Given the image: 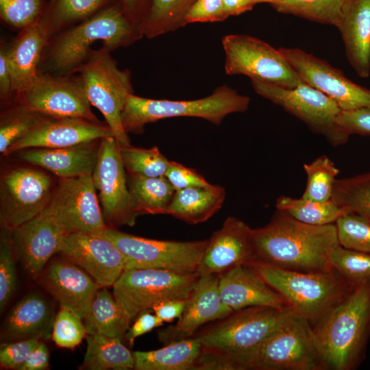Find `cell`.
I'll list each match as a JSON object with an SVG mask.
<instances>
[{
    "mask_svg": "<svg viewBox=\"0 0 370 370\" xmlns=\"http://www.w3.org/2000/svg\"><path fill=\"white\" fill-rule=\"evenodd\" d=\"M97 291L84 319L87 334L123 338L130 328V319L106 288Z\"/></svg>",
    "mask_w": 370,
    "mask_h": 370,
    "instance_id": "33",
    "label": "cell"
},
{
    "mask_svg": "<svg viewBox=\"0 0 370 370\" xmlns=\"http://www.w3.org/2000/svg\"><path fill=\"white\" fill-rule=\"evenodd\" d=\"M60 253L87 272L101 287L112 286L125 269V259L109 239L79 232L63 238Z\"/></svg>",
    "mask_w": 370,
    "mask_h": 370,
    "instance_id": "18",
    "label": "cell"
},
{
    "mask_svg": "<svg viewBox=\"0 0 370 370\" xmlns=\"http://www.w3.org/2000/svg\"><path fill=\"white\" fill-rule=\"evenodd\" d=\"M331 199L370 222V172L336 180Z\"/></svg>",
    "mask_w": 370,
    "mask_h": 370,
    "instance_id": "37",
    "label": "cell"
},
{
    "mask_svg": "<svg viewBox=\"0 0 370 370\" xmlns=\"http://www.w3.org/2000/svg\"><path fill=\"white\" fill-rule=\"evenodd\" d=\"M225 71L250 79L294 88L304 83L280 49L251 36L229 34L222 39Z\"/></svg>",
    "mask_w": 370,
    "mask_h": 370,
    "instance_id": "11",
    "label": "cell"
},
{
    "mask_svg": "<svg viewBox=\"0 0 370 370\" xmlns=\"http://www.w3.org/2000/svg\"><path fill=\"white\" fill-rule=\"evenodd\" d=\"M54 308L44 296L31 293L18 301L10 310L1 332L2 343L52 336Z\"/></svg>",
    "mask_w": 370,
    "mask_h": 370,
    "instance_id": "26",
    "label": "cell"
},
{
    "mask_svg": "<svg viewBox=\"0 0 370 370\" xmlns=\"http://www.w3.org/2000/svg\"><path fill=\"white\" fill-rule=\"evenodd\" d=\"M96 190L92 175L58 181L47 206L66 234H101L108 227Z\"/></svg>",
    "mask_w": 370,
    "mask_h": 370,
    "instance_id": "15",
    "label": "cell"
},
{
    "mask_svg": "<svg viewBox=\"0 0 370 370\" xmlns=\"http://www.w3.org/2000/svg\"><path fill=\"white\" fill-rule=\"evenodd\" d=\"M49 352L46 344L41 341L32 351L18 370H44L49 367Z\"/></svg>",
    "mask_w": 370,
    "mask_h": 370,
    "instance_id": "54",
    "label": "cell"
},
{
    "mask_svg": "<svg viewBox=\"0 0 370 370\" xmlns=\"http://www.w3.org/2000/svg\"><path fill=\"white\" fill-rule=\"evenodd\" d=\"M273 0H256V3H270Z\"/></svg>",
    "mask_w": 370,
    "mask_h": 370,
    "instance_id": "57",
    "label": "cell"
},
{
    "mask_svg": "<svg viewBox=\"0 0 370 370\" xmlns=\"http://www.w3.org/2000/svg\"><path fill=\"white\" fill-rule=\"evenodd\" d=\"M279 49L305 83L332 99L341 110L370 108V90L353 82L340 69L300 49Z\"/></svg>",
    "mask_w": 370,
    "mask_h": 370,
    "instance_id": "17",
    "label": "cell"
},
{
    "mask_svg": "<svg viewBox=\"0 0 370 370\" xmlns=\"http://www.w3.org/2000/svg\"><path fill=\"white\" fill-rule=\"evenodd\" d=\"M312 330L323 369H356L370 338V279L332 306Z\"/></svg>",
    "mask_w": 370,
    "mask_h": 370,
    "instance_id": "4",
    "label": "cell"
},
{
    "mask_svg": "<svg viewBox=\"0 0 370 370\" xmlns=\"http://www.w3.org/2000/svg\"><path fill=\"white\" fill-rule=\"evenodd\" d=\"M41 341L38 338H32L2 343L0 348L1 367L7 369H18Z\"/></svg>",
    "mask_w": 370,
    "mask_h": 370,
    "instance_id": "47",
    "label": "cell"
},
{
    "mask_svg": "<svg viewBox=\"0 0 370 370\" xmlns=\"http://www.w3.org/2000/svg\"><path fill=\"white\" fill-rule=\"evenodd\" d=\"M227 17L223 0H196L188 10L186 23L222 21Z\"/></svg>",
    "mask_w": 370,
    "mask_h": 370,
    "instance_id": "48",
    "label": "cell"
},
{
    "mask_svg": "<svg viewBox=\"0 0 370 370\" xmlns=\"http://www.w3.org/2000/svg\"><path fill=\"white\" fill-rule=\"evenodd\" d=\"M252 262L301 272L332 271L330 255L339 245L335 223L313 225L277 210L265 226L252 229Z\"/></svg>",
    "mask_w": 370,
    "mask_h": 370,
    "instance_id": "1",
    "label": "cell"
},
{
    "mask_svg": "<svg viewBox=\"0 0 370 370\" xmlns=\"http://www.w3.org/2000/svg\"><path fill=\"white\" fill-rule=\"evenodd\" d=\"M289 308L252 306L233 311L199 332L198 369L245 370L257 349L292 313Z\"/></svg>",
    "mask_w": 370,
    "mask_h": 370,
    "instance_id": "3",
    "label": "cell"
},
{
    "mask_svg": "<svg viewBox=\"0 0 370 370\" xmlns=\"http://www.w3.org/2000/svg\"><path fill=\"white\" fill-rule=\"evenodd\" d=\"M245 369H323L310 323L293 311L254 353Z\"/></svg>",
    "mask_w": 370,
    "mask_h": 370,
    "instance_id": "9",
    "label": "cell"
},
{
    "mask_svg": "<svg viewBox=\"0 0 370 370\" xmlns=\"http://www.w3.org/2000/svg\"><path fill=\"white\" fill-rule=\"evenodd\" d=\"M15 247L12 231L1 228L0 236V309L5 308L16 288Z\"/></svg>",
    "mask_w": 370,
    "mask_h": 370,
    "instance_id": "44",
    "label": "cell"
},
{
    "mask_svg": "<svg viewBox=\"0 0 370 370\" xmlns=\"http://www.w3.org/2000/svg\"><path fill=\"white\" fill-rule=\"evenodd\" d=\"M199 275L156 268L125 269L112 286L113 296L132 321L167 299L190 296Z\"/></svg>",
    "mask_w": 370,
    "mask_h": 370,
    "instance_id": "8",
    "label": "cell"
},
{
    "mask_svg": "<svg viewBox=\"0 0 370 370\" xmlns=\"http://www.w3.org/2000/svg\"><path fill=\"white\" fill-rule=\"evenodd\" d=\"M67 235L48 208L12 231L16 258L26 271L38 276L53 254L59 252Z\"/></svg>",
    "mask_w": 370,
    "mask_h": 370,
    "instance_id": "19",
    "label": "cell"
},
{
    "mask_svg": "<svg viewBox=\"0 0 370 370\" xmlns=\"http://www.w3.org/2000/svg\"><path fill=\"white\" fill-rule=\"evenodd\" d=\"M101 139L60 148H29L16 153L21 160L48 171L60 179L77 177L92 175Z\"/></svg>",
    "mask_w": 370,
    "mask_h": 370,
    "instance_id": "25",
    "label": "cell"
},
{
    "mask_svg": "<svg viewBox=\"0 0 370 370\" xmlns=\"http://www.w3.org/2000/svg\"><path fill=\"white\" fill-rule=\"evenodd\" d=\"M6 106L0 116V152L3 155L12 144L35 129L47 117L14 101Z\"/></svg>",
    "mask_w": 370,
    "mask_h": 370,
    "instance_id": "39",
    "label": "cell"
},
{
    "mask_svg": "<svg viewBox=\"0 0 370 370\" xmlns=\"http://www.w3.org/2000/svg\"><path fill=\"white\" fill-rule=\"evenodd\" d=\"M165 177L176 190L195 187L206 186L210 184L195 169L171 161Z\"/></svg>",
    "mask_w": 370,
    "mask_h": 370,
    "instance_id": "50",
    "label": "cell"
},
{
    "mask_svg": "<svg viewBox=\"0 0 370 370\" xmlns=\"http://www.w3.org/2000/svg\"><path fill=\"white\" fill-rule=\"evenodd\" d=\"M225 197L224 188L211 184L176 190L166 214L190 224L203 223L221 208Z\"/></svg>",
    "mask_w": 370,
    "mask_h": 370,
    "instance_id": "30",
    "label": "cell"
},
{
    "mask_svg": "<svg viewBox=\"0 0 370 370\" xmlns=\"http://www.w3.org/2000/svg\"><path fill=\"white\" fill-rule=\"evenodd\" d=\"M47 40L36 23L21 30L12 42L7 43L14 96L27 89L38 77V67Z\"/></svg>",
    "mask_w": 370,
    "mask_h": 370,
    "instance_id": "28",
    "label": "cell"
},
{
    "mask_svg": "<svg viewBox=\"0 0 370 370\" xmlns=\"http://www.w3.org/2000/svg\"><path fill=\"white\" fill-rule=\"evenodd\" d=\"M120 145L114 136L102 138L92 178L108 226H133L139 216L133 209Z\"/></svg>",
    "mask_w": 370,
    "mask_h": 370,
    "instance_id": "16",
    "label": "cell"
},
{
    "mask_svg": "<svg viewBox=\"0 0 370 370\" xmlns=\"http://www.w3.org/2000/svg\"><path fill=\"white\" fill-rule=\"evenodd\" d=\"M219 276H199L181 317L175 325L159 332V340L168 344L190 338L203 325L221 319L233 312L222 301L219 291Z\"/></svg>",
    "mask_w": 370,
    "mask_h": 370,
    "instance_id": "20",
    "label": "cell"
},
{
    "mask_svg": "<svg viewBox=\"0 0 370 370\" xmlns=\"http://www.w3.org/2000/svg\"><path fill=\"white\" fill-rule=\"evenodd\" d=\"M349 64L360 77L370 74V0H345L339 23Z\"/></svg>",
    "mask_w": 370,
    "mask_h": 370,
    "instance_id": "27",
    "label": "cell"
},
{
    "mask_svg": "<svg viewBox=\"0 0 370 370\" xmlns=\"http://www.w3.org/2000/svg\"><path fill=\"white\" fill-rule=\"evenodd\" d=\"M14 102L32 112L50 118H82L101 123L93 114L79 75H39Z\"/></svg>",
    "mask_w": 370,
    "mask_h": 370,
    "instance_id": "14",
    "label": "cell"
},
{
    "mask_svg": "<svg viewBox=\"0 0 370 370\" xmlns=\"http://www.w3.org/2000/svg\"><path fill=\"white\" fill-rule=\"evenodd\" d=\"M85 337L87 347L82 369L106 370L134 368L133 352L122 343V338L87 334Z\"/></svg>",
    "mask_w": 370,
    "mask_h": 370,
    "instance_id": "34",
    "label": "cell"
},
{
    "mask_svg": "<svg viewBox=\"0 0 370 370\" xmlns=\"http://www.w3.org/2000/svg\"><path fill=\"white\" fill-rule=\"evenodd\" d=\"M143 37L138 26L127 18L122 8L112 5L49 38L38 75H75L88 60L95 43L101 42L102 46L112 51L129 47Z\"/></svg>",
    "mask_w": 370,
    "mask_h": 370,
    "instance_id": "2",
    "label": "cell"
},
{
    "mask_svg": "<svg viewBox=\"0 0 370 370\" xmlns=\"http://www.w3.org/2000/svg\"><path fill=\"white\" fill-rule=\"evenodd\" d=\"M196 0H151L148 12L139 25L143 36L153 38L186 25V15Z\"/></svg>",
    "mask_w": 370,
    "mask_h": 370,
    "instance_id": "35",
    "label": "cell"
},
{
    "mask_svg": "<svg viewBox=\"0 0 370 370\" xmlns=\"http://www.w3.org/2000/svg\"><path fill=\"white\" fill-rule=\"evenodd\" d=\"M120 154L125 169L130 175L156 177L165 176L171 164L158 147L149 149L120 146Z\"/></svg>",
    "mask_w": 370,
    "mask_h": 370,
    "instance_id": "41",
    "label": "cell"
},
{
    "mask_svg": "<svg viewBox=\"0 0 370 370\" xmlns=\"http://www.w3.org/2000/svg\"><path fill=\"white\" fill-rule=\"evenodd\" d=\"M44 284L61 308L84 319L101 286L84 269L64 258L51 262Z\"/></svg>",
    "mask_w": 370,
    "mask_h": 370,
    "instance_id": "23",
    "label": "cell"
},
{
    "mask_svg": "<svg viewBox=\"0 0 370 370\" xmlns=\"http://www.w3.org/2000/svg\"><path fill=\"white\" fill-rule=\"evenodd\" d=\"M86 332L82 319L72 312L61 308L56 315L52 338L61 347L73 348L86 336Z\"/></svg>",
    "mask_w": 370,
    "mask_h": 370,
    "instance_id": "46",
    "label": "cell"
},
{
    "mask_svg": "<svg viewBox=\"0 0 370 370\" xmlns=\"http://www.w3.org/2000/svg\"><path fill=\"white\" fill-rule=\"evenodd\" d=\"M203 354L199 339L190 338L166 344L162 348L134 352L136 370H190L197 369Z\"/></svg>",
    "mask_w": 370,
    "mask_h": 370,
    "instance_id": "29",
    "label": "cell"
},
{
    "mask_svg": "<svg viewBox=\"0 0 370 370\" xmlns=\"http://www.w3.org/2000/svg\"><path fill=\"white\" fill-rule=\"evenodd\" d=\"M345 0H273L278 12L337 27Z\"/></svg>",
    "mask_w": 370,
    "mask_h": 370,
    "instance_id": "38",
    "label": "cell"
},
{
    "mask_svg": "<svg viewBox=\"0 0 370 370\" xmlns=\"http://www.w3.org/2000/svg\"><path fill=\"white\" fill-rule=\"evenodd\" d=\"M337 125L347 134L370 135V108L341 110L336 119Z\"/></svg>",
    "mask_w": 370,
    "mask_h": 370,
    "instance_id": "49",
    "label": "cell"
},
{
    "mask_svg": "<svg viewBox=\"0 0 370 370\" xmlns=\"http://www.w3.org/2000/svg\"><path fill=\"white\" fill-rule=\"evenodd\" d=\"M107 0H53L37 24L47 39L103 10Z\"/></svg>",
    "mask_w": 370,
    "mask_h": 370,
    "instance_id": "32",
    "label": "cell"
},
{
    "mask_svg": "<svg viewBox=\"0 0 370 370\" xmlns=\"http://www.w3.org/2000/svg\"><path fill=\"white\" fill-rule=\"evenodd\" d=\"M42 5L43 0H0L1 18L21 31L38 23Z\"/></svg>",
    "mask_w": 370,
    "mask_h": 370,
    "instance_id": "45",
    "label": "cell"
},
{
    "mask_svg": "<svg viewBox=\"0 0 370 370\" xmlns=\"http://www.w3.org/2000/svg\"><path fill=\"white\" fill-rule=\"evenodd\" d=\"M219 291L223 302L233 311L252 306L288 307L250 264H241L219 275Z\"/></svg>",
    "mask_w": 370,
    "mask_h": 370,
    "instance_id": "24",
    "label": "cell"
},
{
    "mask_svg": "<svg viewBox=\"0 0 370 370\" xmlns=\"http://www.w3.org/2000/svg\"><path fill=\"white\" fill-rule=\"evenodd\" d=\"M297 315L315 323L356 286L337 271L301 272L250 264Z\"/></svg>",
    "mask_w": 370,
    "mask_h": 370,
    "instance_id": "5",
    "label": "cell"
},
{
    "mask_svg": "<svg viewBox=\"0 0 370 370\" xmlns=\"http://www.w3.org/2000/svg\"><path fill=\"white\" fill-rule=\"evenodd\" d=\"M114 136L107 125L82 118H50L12 144L3 154L8 156L29 148H60Z\"/></svg>",
    "mask_w": 370,
    "mask_h": 370,
    "instance_id": "22",
    "label": "cell"
},
{
    "mask_svg": "<svg viewBox=\"0 0 370 370\" xmlns=\"http://www.w3.org/2000/svg\"><path fill=\"white\" fill-rule=\"evenodd\" d=\"M186 299H173L162 301L155 305L152 310L163 322H172L180 319L184 310Z\"/></svg>",
    "mask_w": 370,
    "mask_h": 370,
    "instance_id": "53",
    "label": "cell"
},
{
    "mask_svg": "<svg viewBox=\"0 0 370 370\" xmlns=\"http://www.w3.org/2000/svg\"><path fill=\"white\" fill-rule=\"evenodd\" d=\"M341 246L370 254V222L364 217L348 212L335 223Z\"/></svg>",
    "mask_w": 370,
    "mask_h": 370,
    "instance_id": "43",
    "label": "cell"
},
{
    "mask_svg": "<svg viewBox=\"0 0 370 370\" xmlns=\"http://www.w3.org/2000/svg\"><path fill=\"white\" fill-rule=\"evenodd\" d=\"M307 176L301 198L318 202L331 199L336 177L339 170L326 156H321L309 164H304Z\"/></svg>",
    "mask_w": 370,
    "mask_h": 370,
    "instance_id": "40",
    "label": "cell"
},
{
    "mask_svg": "<svg viewBox=\"0 0 370 370\" xmlns=\"http://www.w3.org/2000/svg\"><path fill=\"white\" fill-rule=\"evenodd\" d=\"M251 83L257 94L303 121L312 132L324 136L332 145L347 141L349 136L336 121L341 110L323 92L305 82L294 88L255 79H251Z\"/></svg>",
    "mask_w": 370,
    "mask_h": 370,
    "instance_id": "12",
    "label": "cell"
},
{
    "mask_svg": "<svg viewBox=\"0 0 370 370\" xmlns=\"http://www.w3.org/2000/svg\"><path fill=\"white\" fill-rule=\"evenodd\" d=\"M252 229L239 219L227 217L210 238L199 264L197 274L221 275L241 264L252 262Z\"/></svg>",
    "mask_w": 370,
    "mask_h": 370,
    "instance_id": "21",
    "label": "cell"
},
{
    "mask_svg": "<svg viewBox=\"0 0 370 370\" xmlns=\"http://www.w3.org/2000/svg\"><path fill=\"white\" fill-rule=\"evenodd\" d=\"M276 208L301 222L313 225L334 224L338 219L348 212L332 199L318 202L284 195L278 198Z\"/></svg>",
    "mask_w": 370,
    "mask_h": 370,
    "instance_id": "36",
    "label": "cell"
},
{
    "mask_svg": "<svg viewBox=\"0 0 370 370\" xmlns=\"http://www.w3.org/2000/svg\"><path fill=\"white\" fill-rule=\"evenodd\" d=\"M227 17L236 16L252 9L256 0H223Z\"/></svg>",
    "mask_w": 370,
    "mask_h": 370,
    "instance_id": "56",
    "label": "cell"
},
{
    "mask_svg": "<svg viewBox=\"0 0 370 370\" xmlns=\"http://www.w3.org/2000/svg\"><path fill=\"white\" fill-rule=\"evenodd\" d=\"M112 241L125 259V269L156 268L197 273L209 239L174 241L149 239L108 227L101 234Z\"/></svg>",
    "mask_w": 370,
    "mask_h": 370,
    "instance_id": "10",
    "label": "cell"
},
{
    "mask_svg": "<svg viewBox=\"0 0 370 370\" xmlns=\"http://www.w3.org/2000/svg\"><path fill=\"white\" fill-rule=\"evenodd\" d=\"M250 98L227 85L218 86L208 97L189 101L153 99L130 95L121 114L125 131L141 133L146 124L171 117L193 116L220 125L228 114L245 112Z\"/></svg>",
    "mask_w": 370,
    "mask_h": 370,
    "instance_id": "6",
    "label": "cell"
},
{
    "mask_svg": "<svg viewBox=\"0 0 370 370\" xmlns=\"http://www.w3.org/2000/svg\"><path fill=\"white\" fill-rule=\"evenodd\" d=\"M107 47L93 49L77 73L90 103L103 115L106 125L120 146L130 145L121 114L128 97L134 94L131 74L120 69Z\"/></svg>",
    "mask_w": 370,
    "mask_h": 370,
    "instance_id": "7",
    "label": "cell"
},
{
    "mask_svg": "<svg viewBox=\"0 0 370 370\" xmlns=\"http://www.w3.org/2000/svg\"><path fill=\"white\" fill-rule=\"evenodd\" d=\"M122 10L127 18L134 24L139 26L145 18L143 12L144 0H121Z\"/></svg>",
    "mask_w": 370,
    "mask_h": 370,
    "instance_id": "55",
    "label": "cell"
},
{
    "mask_svg": "<svg viewBox=\"0 0 370 370\" xmlns=\"http://www.w3.org/2000/svg\"><path fill=\"white\" fill-rule=\"evenodd\" d=\"M6 45L1 40L0 45V98L3 104L8 105L14 100L12 80L6 53Z\"/></svg>",
    "mask_w": 370,
    "mask_h": 370,
    "instance_id": "51",
    "label": "cell"
},
{
    "mask_svg": "<svg viewBox=\"0 0 370 370\" xmlns=\"http://www.w3.org/2000/svg\"><path fill=\"white\" fill-rule=\"evenodd\" d=\"M163 323L155 314H151L149 310L143 311L137 316L134 324L127 331L126 338L132 346L136 338L162 325Z\"/></svg>",
    "mask_w": 370,
    "mask_h": 370,
    "instance_id": "52",
    "label": "cell"
},
{
    "mask_svg": "<svg viewBox=\"0 0 370 370\" xmlns=\"http://www.w3.org/2000/svg\"><path fill=\"white\" fill-rule=\"evenodd\" d=\"M332 269L358 286L370 279V254L338 245L330 255Z\"/></svg>",
    "mask_w": 370,
    "mask_h": 370,
    "instance_id": "42",
    "label": "cell"
},
{
    "mask_svg": "<svg viewBox=\"0 0 370 370\" xmlns=\"http://www.w3.org/2000/svg\"><path fill=\"white\" fill-rule=\"evenodd\" d=\"M129 175L127 187L134 210L138 215L166 214L176 192L168 179Z\"/></svg>",
    "mask_w": 370,
    "mask_h": 370,
    "instance_id": "31",
    "label": "cell"
},
{
    "mask_svg": "<svg viewBox=\"0 0 370 370\" xmlns=\"http://www.w3.org/2000/svg\"><path fill=\"white\" fill-rule=\"evenodd\" d=\"M55 187L43 171L16 167L5 171L0 180V224L14 230L40 214L49 204Z\"/></svg>",
    "mask_w": 370,
    "mask_h": 370,
    "instance_id": "13",
    "label": "cell"
}]
</instances>
